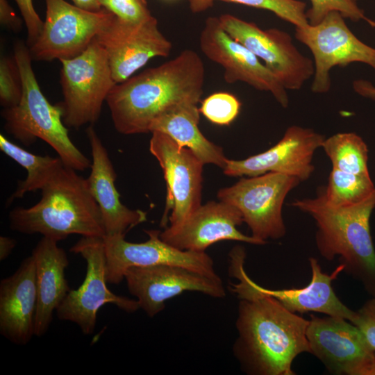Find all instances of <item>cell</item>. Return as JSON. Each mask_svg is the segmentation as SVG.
I'll list each match as a JSON object with an SVG mask.
<instances>
[{
  "instance_id": "1",
  "label": "cell",
  "mask_w": 375,
  "mask_h": 375,
  "mask_svg": "<svg viewBox=\"0 0 375 375\" xmlns=\"http://www.w3.org/2000/svg\"><path fill=\"white\" fill-rule=\"evenodd\" d=\"M246 253L236 246L229 253L230 290L239 299L233 353L242 369L251 375H294L295 358L310 353L309 320L285 308L260 290L244 269Z\"/></svg>"
},
{
  "instance_id": "2",
  "label": "cell",
  "mask_w": 375,
  "mask_h": 375,
  "mask_svg": "<svg viewBox=\"0 0 375 375\" xmlns=\"http://www.w3.org/2000/svg\"><path fill=\"white\" fill-rule=\"evenodd\" d=\"M205 75L200 56L185 49L159 66L117 83L106 100L115 130L124 135L149 133L153 121L170 108L197 104Z\"/></svg>"
},
{
  "instance_id": "3",
  "label": "cell",
  "mask_w": 375,
  "mask_h": 375,
  "mask_svg": "<svg viewBox=\"0 0 375 375\" xmlns=\"http://www.w3.org/2000/svg\"><path fill=\"white\" fill-rule=\"evenodd\" d=\"M317 193L315 197L295 199L290 206L314 219L320 255L328 261L338 256L344 272L375 298V249L369 226L375 208V188L364 201L344 207L332 206L318 190Z\"/></svg>"
},
{
  "instance_id": "4",
  "label": "cell",
  "mask_w": 375,
  "mask_h": 375,
  "mask_svg": "<svg viewBox=\"0 0 375 375\" xmlns=\"http://www.w3.org/2000/svg\"><path fill=\"white\" fill-rule=\"evenodd\" d=\"M38 202L29 208L10 211V228L17 232L57 241L73 234L85 237L106 235L98 204L91 195L86 178L63 165L40 190Z\"/></svg>"
},
{
  "instance_id": "5",
  "label": "cell",
  "mask_w": 375,
  "mask_h": 375,
  "mask_svg": "<svg viewBox=\"0 0 375 375\" xmlns=\"http://www.w3.org/2000/svg\"><path fill=\"white\" fill-rule=\"evenodd\" d=\"M22 82V95L15 106L3 108L4 129L26 146L40 139L50 145L64 165L76 171L90 168L91 160L71 140L62 121L59 103L52 105L42 93L32 67L29 48L22 41L14 44Z\"/></svg>"
},
{
  "instance_id": "6",
  "label": "cell",
  "mask_w": 375,
  "mask_h": 375,
  "mask_svg": "<svg viewBox=\"0 0 375 375\" xmlns=\"http://www.w3.org/2000/svg\"><path fill=\"white\" fill-rule=\"evenodd\" d=\"M60 61L63 100L58 103L63 123L76 129L94 124L99 118L103 102L117 84L104 49L94 38L81 54Z\"/></svg>"
},
{
  "instance_id": "7",
  "label": "cell",
  "mask_w": 375,
  "mask_h": 375,
  "mask_svg": "<svg viewBox=\"0 0 375 375\" xmlns=\"http://www.w3.org/2000/svg\"><path fill=\"white\" fill-rule=\"evenodd\" d=\"M301 183L295 176L267 172L241 178L234 185L221 188L217 197L238 208L251 235L266 244L269 239L285 236L283 206L288 194Z\"/></svg>"
},
{
  "instance_id": "8",
  "label": "cell",
  "mask_w": 375,
  "mask_h": 375,
  "mask_svg": "<svg viewBox=\"0 0 375 375\" xmlns=\"http://www.w3.org/2000/svg\"><path fill=\"white\" fill-rule=\"evenodd\" d=\"M70 251L85 259L87 272L81 285L71 289L56 309L59 319L75 323L83 334L90 335L95 329L97 312L103 305L112 303L127 312L140 308L137 300L117 295L108 288L103 238L82 236Z\"/></svg>"
},
{
  "instance_id": "9",
  "label": "cell",
  "mask_w": 375,
  "mask_h": 375,
  "mask_svg": "<svg viewBox=\"0 0 375 375\" xmlns=\"http://www.w3.org/2000/svg\"><path fill=\"white\" fill-rule=\"evenodd\" d=\"M218 18L224 30L261 60L286 90H299L313 76V60L297 49L288 33L262 29L231 14Z\"/></svg>"
},
{
  "instance_id": "10",
  "label": "cell",
  "mask_w": 375,
  "mask_h": 375,
  "mask_svg": "<svg viewBox=\"0 0 375 375\" xmlns=\"http://www.w3.org/2000/svg\"><path fill=\"white\" fill-rule=\"evenodd\" d=\"M338 12L328 13L319 24L295 28V38L313 56L315 72L311 90L326 93L331 88L330 71L335 66L362 62L375 70V48L360 41Z\"/></svg>"
},
{
  "instance_id": "11",
  "label": "cell",
  "mask_w": 375,
  "mask_h": 375,
  "mask_svg": "<svg viewBox=\"0 0 375 375\" xmlns=\"http://www.w3.org/2000/svg\"><path fill=\"white\" fill-rule=\"evenodd\" d=\"M41 33L29 47L33 60L70 59L83 52L113 14L103 8L90 12L65 0H45Z\"/></svg>"
},
{
  "instance_id": "12",
  "label": "cell",
  "mask_w": 375,
  "mask_h": 375,
  "mask_svg": "<svg viewBox=\"0 0 375 375\" xmlns=\"http://www.w3.org/2000/svg\"><path fill=\"white\" fill-rule=\"evenodd\" d=\"M149 151L159 162L167 184L165 208L160 226L176 224L201 205L203 167L191 150L181 147L167 135L153 131Z\"/></svg>"
},
{
  "instance_id": "13",
  "label": "cell",
  "mask_w": 375,
  "mask_h": 375,
  "mask_svg": "<svg viewBox=\"0 0 375 375\" xmlns=\"http://www.w3.org/2000/svg\"><path fill=\"white\" fill-rule=\"evenodd\" d=\"M95 38L106 53L116 83L132 76L151 58L168 56L172 49L153 16L133 23L113 15Z\"/></svg>"
},
{
  "instance_id": "14",
  "label": "cell",
  "mask_w": 375,
  "mask_h": 375,
  "mask_svg": "<svg viewBox=\"0 0 375 375\" xmlns=\"http://www.w3.org/2000/svg\"><path fill=\"white\" fill-rule=\"evenodd\" d=\"M124 279L140 308L149 317L162 312L167 301L184 292H197L217 299L226 296L219 276H210L179 265L133 267L126 270Z\"/></svg>"
},
{
  "instance_id": "15",
  "label": "cell",
  "mask_w": 375,
  "mask_h": 375,
  "mask_svg": "<svg viewBox=\"0 0 375 375\" xmlns=\"http://www.w3.org/2000/svg\"><path fill=\"white\" fill-rule=\"evenodd\" d=\"M149 239L140 243L130 242L125 235H105L103 238L108 283L119 284L126 270L133 267L174 265L199 273L217 276L212 258L204 252L182 251L163 241L160 231L144 230Z\"/></svg>"
},
{
  "instance_id": "16",
  "label": "cell",
  "mask_w": 375,
  "mask_h": 375,
  "mask_svg": "<svg viewBox=\"0 0 375 375\" xmlns=\"http://www.w3.org/2000/svg\"><path fill=\"white\" fill-rule=\"evenodd\" d=\"M199 46L208 59L223 68L226 83H245L256 90L269 92L282 107L288 106L286 89L261 60L224 30L218 17L206 19Z\"/></svg>"
},
{
  "instance_id": "17",
  "label": "cell",
  "mask_w": 375,
  "mask_h": 375,
  "mask_svg": "<svg viewBox=\"0 0 375 375\" xmlns=\"http://www.w3.org/2000/svg\"><path fill=\"white\" fill-rule=\"evenodd\" d=\"M325 137L312 128L292 125L282 138L264 152L242 160L226 161L223 168L228 176H254L277 172L308 180L315 170L312 159Z\"/></svg>"
},
{
  "instance_id": "18",
  "label": "cell",
  "mask_w": 375,
  "mask_h": 375,
  "mask_svg": "<svg viewBox=\"0 0 375 375\" xmlns=\"http://www.w3.org/2000/svg\"><path fill=\"white\" fill-rule=\"evenodd\" d=\"M310 317L306 331L310 353L331 374L360 375L375 350L358 327L342 317Z\"/></svg>"
},
{
  "instance_id": "19",
  "label": "cell",
  "mask_w": 375,
  "mask_h": 375,
  "mask_svg": "<svg viewBox=\"0 0 375 375\" xmlns=\"http://www.w3.org/2000/svg\"><path fill=\"white\" fill-rule=\"evenodd\" d=\"M235 206L219 201L201 205L181 222L160 231V238L182 251L204 252L222 240H234L256 245L265 244L251 235L243 234L238 226L243 223Z\"/></svg>"
},
{
  "instance_id": "20",
  "label": "cell",
  "mask_w": 375,
  "mask_h": 375,
  "mask_svg": "<svg viewBox=\"0 0 375 375\" xmlns=\"http://www.w3.org/2000/svg\"><path fill=\"white\" fill-rule=\"evenodd\" d=\"M91 149L90 173L86 178L89 191L101 213L106 235H126L147 220V213L130 209L120 200L115 186L117 174L108 151L92 125L86 129Z\"/></svg>"
},
{
  "instance_id": "21",
  "label": "cell",
  "mask_w": 375,
  "mask_h": 375,
  "mask_svg": "<svg viewBox=\"0 0 375 375\" xmlns=\"http://www.w3.org/2000/svg\"><path fill=\"white\" fill-rule=\"evenodd\" d=\"M38 304L36 272L32 255L0 283V333L17 345L35 335Z\"/></svg>"
},
{
  "instance_id": "22",
  "label": "cell",
  "mask_w": 375,
  "mask_h": 375,
  "mask_svg": "<svg viewBox=\"0 0 375 375\" xmlns=\"http://www.w3.org/2000/svg\"><path fill=\"white\" fill-rule=\"evenodd\" d=\"M36 272L38 304L35 335L40 337L48 331L53 313L70 291L65 278L69 260L58 242L42 237L33 249Z\"/></svg>"
},
{
  "instance_id": "23",
  "label": "cell",
  "mask_w": 375,
  "mask_h": 375,
  "mask_svg": "<svg viewBox=\"0 0 375 375\" xmlns=\"http://www.w3.org/2000/svg\"><path fill=\"white\" fill-rule=\"evenodd\" d=\"M199 109L197 103L174 106L156 118L149 132L163 133L181 147L191 150L204 164L223 169L227 158L219 146L208 140L199 128Z\"/></svg>"
},
{
  "instance_id": "24",
  "label": "cell",
  "mask_w": 375,
  "mask_h": 375,
  "mask_svg": "<svg viewBox=\"0 0 375 375\" xmlns=\"http://www.w3.org/2000/svg\"><path fill=\"white\" fill-rule=\"evenodd\" d=\"M0 150L27 171L26 178L18 181L15 190L6 200L10 206L26 193L40 190L64 163L59 157L40 156L31 153L0 135Z\"/></svg>"
},
{
  "instance_id": "25",
  "label": "cell",
  "mask_w": 375,
  "mask_h": 375,
  "mask_svg": "<svg viewBox=\"0 0 375 375\" xmlns=\"http://www.w3.org/2000/svg\"><path fill=\"white\" fill-rule=\"evenodd\" d=\"M321 148L329 158L332 169L359 175H369L368 148L355 133H338L325 138Z\"/></svg>"
},
{
  "instance_id": "26",
  "label": "cell",
  "mask_w": 375,
  "mask_h": 375,
  "mask_svg": "<svg viewBox=\"0 0 375 375\" xmlns=\"http://www.w3.org/2000/svg\"><path fill=\"white\" fill-rule=\"evenodd\" d=\"M375 185L370 175H359L332 169L326 186L318 190L326 202L334 207L356 205L367 199Z\"/></svg>"
},
{
  "instance_id": "27",
  "label": "cell",
  "mask_w": 375,
  "mask_h": 375,
  "mask_svg": "<svg viewBox=\"0 0 375 375\" xmlns=\"http://www.w3.org/2000/svg\"><path fill=\"white\" fill-rule=\"evenodd\" d=\"M193 12H201L210 8L216 1L240 3L258 9L269 10L280 19L296 27L309 25L306 17V3L299 0H188Z\"/></svg>"
},
{
  "instance_id": "28",
  "label": "cell",
  "mask_w": 375,
  "mask_h": 375,
  "mask_svg": "<svg viewBox=\"0 0 375 375\" xmlns=\"http://www.w3.org/2000/svg\"><path fill=\"white\" fill-rule=\"evenodd\" d=\"M310 8L306 10L309 24L316 25L330 12L336 11L344 18L353 22L364 20L373 27L375 22L367 17L354 0H310Z\"/></svg>"
},
{
  "instance_id": "29",
  "label": "cell",
  "mask_w": 375,
  "mask_h": 375,
  "mask_svg": "<svg viewBox=\"0 0 375 375\" xmlns=\"http://www.w3.org/2000/svg\"><path fill=\"white\" fill-rule=\"evenodd\" d=\"M240 107L241 103L235 96L219 92L207 97L199 111L212 123L228 126L238 117Z\"/></svg>"
},
{
  "instance_id": "30",
  "label": "cell",
  "mask_w": 375,
  "mask_h": 375,
  "mask_svg": "<svg viewBox=\"0 0 375 375\" xmlns=\"http://www.w3.org/2000/svg\"><path fill=\"white\" fill-rule=\"evenodd\" d=\"M22 95V82L17 61L3 56L0 59V103L3 108L15 106Z\"/></svg>"
},
{
  "instance_id": "31",
  "label": "cell",
  "mask_w": 375,
  "mask_h": 375,
  "mask_svg": "<svg viewBox=\"0 0 375 375\" xmlns=\"http://www.w3.org/2000/svg\"><path fill=\"white\" fill-rule=\"evenodd\" d=\"M103 8L117 18L133 23L149 20L151 15L147 0H100Z\"/></svg>"
},
{
  "instance_id": "32",
  "label": "cell",
  "mask_w": 375,
  "mask_h": 375,
  "mask_svg": "<svg viewBox=\"0 0 375 375\" xmlns=\"http://www.w3.org/2000/svg\"><path fill=\"white\" fill-rule=\"evenodd\" d=\"M362 331L367 340L375 350V298L367 300L356 311L352 322Z\"/></svg>"
},
{
  "instance_id": "33",
  "label": "cell",
  "mask_w": 375,
  "mask_h": 375,
  "mask_svg": "<svg viewBox=\"0 0 375 375\" xmlns=\"http://www.w3.org/2000/svg\"><path fill=\"white\" fill-rule=\"evenodd\" d=\"M27 29L28 47H31L39 37L42 29V21L35 11L33 0H15Z\"/></svg>"
},
{
  "instance_id": "34",
  "label": "cell",
  "mask_w": 375,
  "mask_h": 375,
  "mask_svg": "<svg viewBox=\"0 0 375 375\" xmlns=\"http://www.w3.org/2000/svg\"><path fill=\"white\" fill-rule=\"evenodd\" d=\"M1 24L15 32L21 31L22 21L17 17L7 0H0Z\"/></svg>"
},
{
  "instance_id": "35",
  "label": "cell",
  "mask_w": 375,
  "mask_h": 375,
  "mask_svg": "<svg viewBox=\"0 0 375 375\" xmlns=\"http://www.w3.org/2000/svg\"><path fill=\"white\" fill-rule=\"evenodd\" d=\"M354 91L365 98L375 100V86L366 80H356L353 83Z\"/></svg>"
},
{
  "instance_id": "36",
  "label": "cell",
  "mask_w": 375,
  "mask_h": 375,
  "mask_svg": "<svg viewBox=\"0 0 375 375\" xmlns=\"http://www.w3.org/2000/svg\"><path fill=\"white\" fill-rule=\"evenodd\" d=\"M16 246L15 240L6 237H0V260L3 261L6 259L12 253Z\"/></svg>"
},
{
  "instance_id": "37",
  "label": "cell",
  "mask_w": 375,
  "mask_h": 375,
  "mask_svg": "<svg viewBox=\"0 0 375 375\" xmlns=\"http://www.w3.org/2000/svg\"><path fill=\"white\" fill-rule=\"evenodd\" d=\"M76 7L90 12H99L103 8L100 0H71Z\"/></svg>"
},
{
  "instance_id": "38",
  "label": "cell",
  "mask_w": 375,
  "mask_h": 375,
  "mask_svg": "<svg viewBox=\"0 0 375 375\" xmlns=\"http://www.w3.org/2000/svg\"><path fill=\"white\" fill-rule=\"evenodd\" d=\"M360 375H375V351L364 365Z\"/></svg>"
},
{
  "instance_id": "39",
  "label": "cell",
  "mask_w": 375,
  "mask_h": 375,
  "mask_svg": "<svg viewBox=\"0 0 375 375\" xmlns=\"http://www.w3.org/2000/svg\"><path fill=\"white\" fill-rule=\"evenodd\" d=\"M355 1H356L357 0H354Z\"/></svg>"
}]
</instances>
